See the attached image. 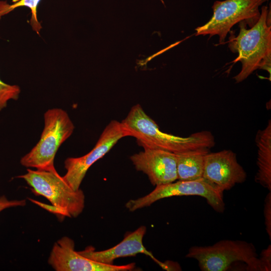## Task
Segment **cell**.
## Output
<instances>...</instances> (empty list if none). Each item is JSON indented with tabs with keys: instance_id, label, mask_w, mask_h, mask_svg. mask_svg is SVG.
I'll use <instances>...</instances> for the list:
<instances>
[{
	"instance_id": "10",
	"label": "cell",
	"mask_w": 271,
	"mask_h": 271,
	"mask_svg": "<svg viewBox=\"0 0 271 271\" xmlns=\"http://www.w3.org/2000/svg\"><path fill=\"white\" fill-rule=\"evenodd\" d=\"M246 176L245 170L237 161L236 154L232 151L209 152L205 155L202 178L222 192L244 182Z\"/></svg>"
},
{
	"instance_id": "3",
	"label": "cell",
	"mask_w": 271,
	"mask_h": 271,
	"mask_svg": "<svg viewBox=\"0 0 271 271\" xmlns=\"http://www.w3.org/2000/svg\"><path fill=\"white\" fill-rule=\"evenodd\" d=\"M24 179L34 194L47 199L54 209L52 212L62 217H77L83 211L85 196L80 189L74 190L55 170L30 168L17 177Z\"/></svg>"
},
{
	"instance_id": "5",
	"label": "cell",
	"mask_w": 271,
	"mask_h": 271,
	"mask_svg": "<svg viewBox=\"0 0 271 271\" xmlns=\"http://www.w3.org/2000/svg\"><path fill=\"white\" fill-rule=\"evenodd\" d=\"M186 257L197 260L203 271L226 270L237 261L245 262L247 270H265L254 245L243 240H222L212 245L193 246Z\"/></svg>"
},
{
	"instance_id": "12",
	"label": "cell",
	"mask_w": 271,
	"mask_h": 271,
	"mask_svg": "<svg viewBox=\"0 0 271 271\" xmlns=\"http://www.w3.org/2000/svg\"><path fill=\"white\" fill-rule=\"evenodd\" d=\"M146 230V226H140L134 231L127 233L120 243L110 248L95 251L94 247L90 246L78 252L93 261L107 264H113L116 258L135 256L139 253L148 255L158 262L144 245L143 238Z\"/></svg>"
},
{
	"instance_id": "4",
	"label": "cell",
	"mask_w": 271,
	"mask_h": 271,
	"mask_svg": "<svg viewBox=\"0 0 271 271\" xmlns=\"http://www.w3.org/2000/svg\"><path fill=\"white\" fill-rule=\"evenodd\" d=\"M44 127L37 144L20 160L28 168L55 170L54 159L60 147L73 133L74 125L68 113L60 108L47 110L44 114Z\"/></svg>"
},
{
	"instance_id": "11",
	"label": "cell",
	"mask_w": 271,
	"mask_h": 271,
	"mask_svg": "<svg viewBox=\"0 0 271 271\" xmlns=\"http://www.w3.org/2000/svg\"><path fill=\"white\" fill-rule=\"evenodd\" d=\"M135 169L146 174L154 186L178 179L176 154L167 151L145 148L130 157Z\"/></svg>"
},
{
	"instance_id": "18",
	"label": "cell",
	"mask_w": 271,
	"mask_h": 271,
	"mask_svg": "<svg viewBox=\"0 0 271 271\" xmlns=\"http://www.w3.org/2000/svg\"><path fill=\"white\" fill-rule=\"evenodd\" d=\"M25 200H9L5 196L0 197V212L4 210L17 206H24L26 205Z\"/></svg>"
},
{
	"instance_id": "16",
	"label": "cell",
	"mask_w": 271,
	"mask_h": 271,
	"mask_svg": "<svg viewBox=\"0 0 271 271\" xmlns=\"http://www.w3.org/2000/svg\"><path fill=\"white\" fill-rule=\"evenodd\" d=\"M20 92L18 85L9 84L0 79V111L7 107L9 100H17Z\"/></svg>"
},
{
	"instance_id": "17",
	"label": "cell",
	"mask_w": 271,
	"mask_h": 271,
	"mask_svg": "<svg viewBox=\"0 0 271 271\" xmlns=\"http://www.w3.org/2000/svg\"><path fill=\"white\" fill-rule=\"evenodd\" d=\"M264 218L265 230L270 240L271 239V192L269 191L264 199Z\"/></svg>"
},
{
	"instance_id": "14",
	"label": "cell",
	"mask_w": 271,
	"mask_h": 271,
	"mask_svg": "<svg viewBox=\"0 0 271 271\" xmlns=\"http://www.w3.org/2000/svg\"><path fill=\"white\" fill-rule=\"evenodd\" d=\"M210 149H204L176 154L178 180H195L203 177L205 157Z\"/></svg>"
},
{
	"instance_id": "7",
	"label": "cell",
	"mask_w": 271,
	"mask_h": 271,
	"mask_svg": "<svg viewBox=\"0 0 271 271\" xmlns=\"http://www.w3.org/2000/svg\"><path fill=\"white\" fill-rule=\"evenodd\" d=\"M223 192L203 178L191 181L178 180L156 186L155 189L146 196L129 200L125 204L130 211L148 207L155 202L166 198L196 195L206 199L208 204L216 212L222 213L225 210Z\"/></svg>"
},
{
	"instance_id": "2",
	"label": "cell",
	"mask_w": 271,
	"mask_h": 271,
	"mask_svg": "<svg viewBox=\"0 0 271 271\" xmlns=\"http://www.w3.org/2000/svg\"><path fill=\"white\" fill-rule=\"evenodd\" d=\"M269 8L263 6L257 22L246 29L244 21L239 23L240 28L236 37L230 33L228 47L238 56L233 62L240 61L242 68L234 77L236 83L246 79L253 71L261 69L270 74L271 64V13Z\"/></svg>"
},
{
	"instance_id": "8",
	"label": "cell",
	"mask_w": 271,
	"mask_h": 271,
	"mask_svg": "<svg viewBox=\"0 0 271 271\" xmlns=\"http://www.w3.org/2000/svg\"><path fill=\"white\" fill-rule=\"evenodd\" d=\"M126 137L128 136L121 122L111 120L91 151L81 157H69L65 160L66 173L63 178L73 189L78 190L89 168L106 155L119 140Z\"/></svg>"
},
{
	"instance_id": "13",
	"label": "cell",
	"mask_w": 271,
	"mask_h": 271,
	"mask_svg": "<svg viewBox=\"0 0 271 271\" xmlns=\"http://www.w3.org/2000/svg\"><path fill=\"white\" fill-rule=\"evenodd\" d=\"M257 147V171L255 181L271 191V121L263 129L259 130L255 137Z\"/></svg>"
},
{
	"instance_id": "15",
	"label": "cell",
	"mask_w": 271,
	"mask_h": 271,
	"mask_svg": "<svg viewBox=\"0 0 271 271\" xmlns=\"http://www.w3.org/2000/svg\"><path fill=\"white\" fill-rule=\"evenodd\" d=\"M41 0H19L12 4H9L6 2H0V18L15 9L26 7L29 8L31 12L30 25L33 29L39 34L42 28L41 24L37 18V7Z\"/></svg>"
},
{
	"instance_id": "19",
	"label": "cell",
	"mask_w": 271,
	"mask_h": 271,
	"mask_svg": "<svg viewBox=\"0 0 271 271\" xmlns=\"http://www.w3.org/2000/svg\"><path fill=\"white\" fill-rule=\"evenodd\" d=\"M262 263L265 271L270 270L271 268V245L269 244L268 247L261 251L260 257L259 258Z\"/></svg>"
},
{
	"instance_id": "6",
	"label": "cell",
	"mask_w": 271,
	"mask_h": 271,
	"mask_svg": "<svg viewBox=\"0 0 271 271\" xmlns=\"http://www.w3.org/2000/svg\"><path fill=\"white\" fill-rule=\"evenodd\" d=\"M268 0H225L215 1L212 8L213 16L204 25L197 27L196 35H218L219 43L223 44L231 28L244 21L249 27L258 21L259 7Z\"/></svg>"
},
{
	"instance_id": "1",
	"label": "cell",
	"mask_w": 271,
	"mask_h": 271,
	"mask_svg": "<svg viewBox=\"0 0 271 271\" xmlns=\"http://www.w3.org/2000/svg\"><path fill=\"white\" fill-rule=\"evenodd\" d=\"M128 137L136 139L145 148L161 149L175 154L200 149H210L215 145L214 137L209 131L193 133L182 137L161 131L156 122L139 104L130 108L121 121Z\"/></svg>"
},
{
	"instance_id": "9",
	"label": "cell",
	"mask_w": 271,
	"mask_h": 271,
	"mask_svg": "<svg viewBox=\"0 0 271 271\" xmlns=\"http://www.w3.org/2000/svg\"><path fill=\"white\" fill-rule=\"evenodd\" d=\"M48 262L56 271H127L132 270L136 265L107 264L93 261L76 251L74 241L67 236L54 243Z\"/></svg>"
}]
</instances>
